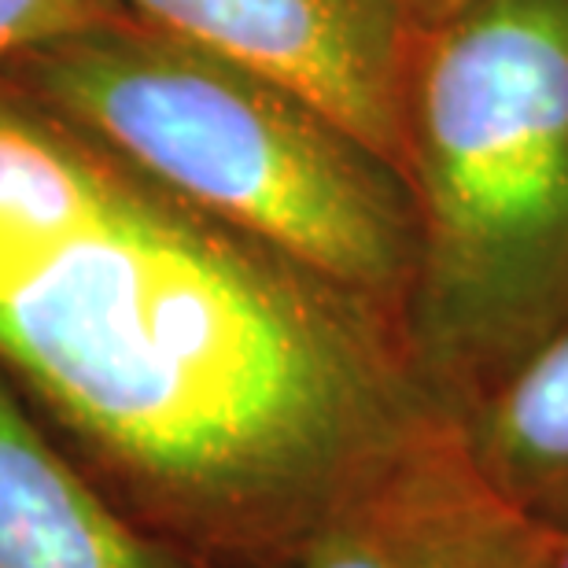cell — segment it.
<instances>
[{
    "mask_svg": "<svg viewBox=\"0 0 568 568\" xmlns=\"http://www.w3.org/2000/svg\"><path fill=\"white\" fill-rule=\"evenodd\" d=\"M0 373L152 539L292 568L443 414L403 317L0 85Z\"/></svg>",
    "mask_w": 568,
    "mask_h": 568,
    "instance_id": "1",
    "label": "cell"
},
{
    "mask_svg": "<svg viewBox=\"0 0 568 568\" xmlns=\"http://www.w3.org/2000/svg\"><path fill=\"white\" fill-rule=\"evenodd\" d=\"M403 178L406 339L462 422L568 325V0H465L422 30Z\"/></svg>",
    "mask_w": 568,
    "mask_h": 568,
    "instance_id": "2",
    "label": "cell"
},
{
    "mask_svg": "<svg viewBox=\"0 0 568 568\" xmlns=\"http://www.w3.org/2000/svg\"><path fill=\"white\" fill-rule=\"evenodd\" d=\"M0 85L211 219L406 314L410 185L277 78L126 19L27 55Z\"/></svg>",
    "mask_w": 568,
    "mask_h": 568,
    "instance_id": "3",
    "label": "cell"
},
{
    "mask_svg": "<svg viewBox=\"0 0 568 568\" xmlns=\"http://www.w3.org/2000/svg\"><path fill=\"white\" fill-rule=\"evenodd\" d=\"M130 19L277 78L399 166L422 27L406 0H115Z\"/></svg>",
    "mask_w": 568,
    "mask_h": 568,
    "instance_id": "4",
    "label": "cell"
},
{
    "mask_svg": "<svg viewBox=\"0 0 568 568\" xmlns=\"http://www.w3.org/2000/svg\"><path fill=\"white\" fill-rule=\"evenodd\" d=\"M366 503L403 568H550L554 528L498 491L454 417L422 432Z\"/></svg>",
    "mask_w": 568,
    "mask_h": 568,
    "instance_id": "5",
    "label": "cell"
},
{
    "mask_svg": "<svg viewBox=\"0 0 568 568\" xmlns=\"http://www.w3.org/2000/svg\"><path fill=\"white\" fill-rule=\"evenodd\" d=\"M170 554L55 450L0 373V568H174Z\"/></svg>",
    "mask_w": 568,
    "mask_h": 568,
    "instance_id": "6",
    "label": "cell"
},
{
    "mask_svg": "<svg viewBox=\"0 0 568 568\" xmlns=\"http://www.w3.org/2000/svg\"><path fill=\"white\" fill-rule=\"evenodd\" d=\"M465 447L506 498L568 528V325L458 422Z\"/></svg>",
    "mask_w": 568,
    "mask_h": 568,
    "instance_id": "7",
    "label": "cell"
},
{
    "mask_svg": "<svg viewBox=\"0 0 568 568\" xmlns=\"http://www.w3.org/2000/svg\"><path fill=\"white\" fill-rule=\"evenodd\" d=\"M126 19L115 0H0V78L55 41Z\"/></svg>",
    "mask_w": 568,
    "mask_h": 568,
    "instance_id": "8",
    "label": "cell"
},
{
    "mask_svg": "<svg viewBox=\"0 0 568 568\" xmlns=\"http://www.w3.org/2000/svg\"><path fill=\"white\" fill-rule=\"evenodd\" d=\"M292 568H403L366 495L333 514L295 554Z\"/></svg>",
    "mask_w": 568,
    "mask_h": 568,
    "instance_id": "9",
    "label": "cell"
},
{
    "mask_svg": "<svg viewBox=\"0 0 568 568\" xmlns=\"http://www.w3.org/2000/svg\"><path fill=\"white\" fill-rule=\"evenodd\" d=\"M465 4V0H406V8H410L414 22L422 30L436 27V22H443L450 16V11H458Z\"/></svg>",
    "mask_w": 568,
    "mask_h": 568,
    "instance_id": "10",
    "label": "cell"
},
{
    "mask_svg": "<svg viewBox=\"0 0 568 568\" xmlns=\"http://www.w3.org/2000/svg\"><path fill=\"white\" fill-rule=\"evenodd\" d=\"M550 568H568V528L554 531V554H550Z\"/></svg>",
    "mask_w": 568,
    "mask_h": 568,
    "instance_id": "11",
    "label": "cell"
}]
</instances>
